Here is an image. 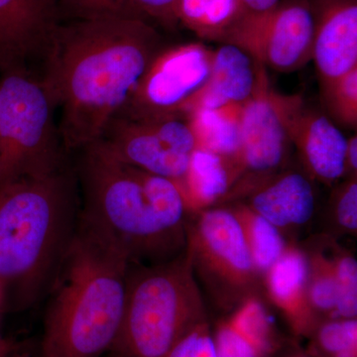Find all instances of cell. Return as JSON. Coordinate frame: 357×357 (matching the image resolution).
<instances>
[{
    "label": "cell",
    "instance_id": "1f68e13d",
    "mask_svg": "<svg viewBox=\"0 0 357 357\" xmlns=\"http://www.w3.org/2000/svg\"><path fill=\"white\" fill-rule=\"evenodd\" d=\"M347 174L349 177H357V136L347 139Z\"/></svg>",
    "mask_w": 357,
    "mask_h": 357
},
{
    "label": "cell",
    "instance_id": "2e32d148",
    "mask_svg": "<svg viewBox=\"0 0 357 357\" xmlns=\"http://www.w3.org/2000/svg\"><path fill=\"white\" fill-rule=\"evenodd\" d=\"M211 332L217 357H275L287 344L258 295L225 314Z\"/></svg>",
    "mask_w": 357,
    "mask_h": 357
},
{
    "label": "cell",
    "instance_id": "f1b7e54d",
    "mask_svg": "<svg viewBox=\"0 0 357 357\" xmlns=\"http://www.w3.org/2000/svg\"><path fill=\"white\" fill-rule=\"evenodd\" d=\"M166 357H217L208 319L185 333Z\"/></svg>",
    "mask_w": 357,
    "mask_h": 357
},
{
    "label": "cell",
    "instance_id": "7a4b0ae2",
    "mask_svg": "<svg viewBox=\"0 0 357 357\" xmlns=\"http://www.w3.org/2000/svg\"><path fill=\"white\" fill-rule=\"evenodd\" d=\"M83 151L79 222L130 263L158 264L184 253L191 213L177 183L124 163L98 141Z\"/></svg>",
    "mask_w": 357,
    "mask_h": 357
},
{
    "label": "cell",
    "instance_id": "83f0119b",
    "mask_svg": "<svg viewBox=\"0 0 357 357\" xmlns=\"http://www.w3.org/2000/svg\"><path fill=\"white\" fill-rule=\"evenodd\" d=\"M61 15L66 14L72 20L126 16L124 0H58Z\"/></svg>",
    "mask_w": 357,
    "mask_h": 357
},
{
    "label": "cell",
    "instance_id": "836d02e7",
    "mask_svg": "<svg viewBox=\"0 0 357 357\" xmlns=\"http://www.w3.org/2000/svg\"><path fill=\"white\" fill-rule=\"evenodd\" d=\"M11 351V344L0 333V357H8Z\"/></svg>",
    "mask_w": 357,
    "mask_h": 357
},
{
    "label": "cell",
    "instance_id": "52a82bcc",
    "mask_svg": "<svg viewBox=\"0 0 357 357\" xmlns=\"http://www.w3.org/2000/svg\"><path fill=\"white\" fill-rule=\"evenodd\" d=\"M187 252L201 290L225 314L258 295L262 278L229 206L195 213L188 223Z\"/></svg>",
    "mask_w": 357,
    "mask_h": 357
},
{
    "label": "cell",
    "instance_id": "8992f818",
    "mask_svg": "<svg viewBox=\"0 0 357 357\" xmlns=\"http://www.w3.org/2000/svg\"><path fill=\"white\" fill-rule=\"evenodd\" d=\"M56 109L41 77L27 68L0 74V185L62 168Z\"/></svg>",
    "mask_w": 357,
    "mask_h": 357
},
{
    "label": "cell",
    "instance_id": "d6986e66",
    "mask_svg": "<svg viewBox=\"0 0 357 357\" xmlns=\"http://www.w3.org/2000/svg\"><path fill=\"white\" fill-rule=\"evenodd\" d=\"M239 178L241 168L236 160L197 147L180 185L190 213L195 215L227 203Z\"/></svg>",
    "mask_w": 357,
    "mask_h": 357
},
{
    "label": "cell",
    "instance_id": "ba28073f",
    "mask_svg": "<svg viewBox=\"0 0 357 357\" xmlns=\"http://www.w3.org/2000/svg\"><path fill=\"white\" fill-rule=\"evenodd\" d=\"M301 98L277 93L269 83L266 68L259 64L255 93L241 107V178L227 199L245 196L256 185L282 170L293 145L291 117Z\"/></svg>",
    "mask_w": 357,
    "mask_h": 357
},
{
    "label": "cell",
    "instance_id": "e575fe53",
    "mask_svg": "<svg viewBox=\"0 0 357 357\" xmlns=\"http://www.w3.org/2000/svg\"><path fill=\"white\" fill-rule=\"evenodd\" d=\"M0 301H1V294H0Z\"/></svg>",
    "mask_w": 357,
    "mask_h": 357
},
{
    "label": "cell",
    "instance_id": "4fadbf2b",
    "mask_svg": "<svg viewBox=\"0 0 357 357\" xmlns=\"http://www.w3.org/2000/svg\"><path fill=\"white\" fill-rule=\"evenodd\" d=\"M312 60L323 89L357 68L356 0H311Z\"/></svg>",
    "mask_w": 357,
    "mask_h": 357
},
{
    "label": "cell",
    "instance_id": "7c38bea8",
    "mask_svg": "<svg viewBox=\"0 0 357 357\" xmlns=\"http://www.w3.org/2000/svg\"><path fill=\"white\" fill-rule=\"evenodd\" d=\"M61 18L58 0H0V74L43 56Z\"/></svg>",
    "mask_w": 357,
    "mask_h": 357
},
{
    "label": "cell",
    "instance_id": "8fae6325",
    "mask_svg": "<svg viewBox=\"0 0 357 357\" xmlns=\"http://www.w3.org/2000/svg\"><path fill=\"white\" fill-rule=\"evenodd\" d=\"M314 30L311 0H281L266 13L244 14L223 43L241 47L263 67L291 73L312 60Z\"/></svg>",
    "mask_w": 357,
    "mask_h": 357
},
{
    "label": "cell",
    "instance_id": "d6a6232c",
    "mask_svg": "<svg viewBox=\"0 0 357 357\" xmlns=\"http://www.w3.org/2000/svg\"><path fill=\"white\" fill-rule=\"evenodd\" d=\"M275 357H314L307 351V349H301L299 347H287V344L281 349Z\"/></svg>",
    "mask_w": 357,
    "mask_h": 357
},
{
    "label": "cell",
    "instance_id": "7402d4cb",
    "mask_svg": "<svg viewBox=\"0 0 357 357\" xmlns=\"http://www.w3.org/2000/svg\"><path fill=\"white\" fill-rule=\"evenodd\" d=\"M229 206L241 225L251 258L262 278L285 250V236L243 202Z\"/></svg>",
    "mask_w": 357,
    "mask_h": 357
},
{
    "label": "cell",
    "instance_id": "ffe728a7",
    "mask_svg": "<svg viewBox=\"0 0 357 357\" xmlns=\"http://www.w3.org/2000/svg\"><path fill=\"white\" fill-rule=\"evenodd\" d=\"M241 107L225 105L215 109L194 107L188 110L184 115L191 126L197 147L236 160L238 163Z\"/></svg>",
    "mask_w": 357,
    "mask_h": 357
},
{
    "label": "cell",
    "instance_id": "277c9868",
    "mask_svg": "<svg viewBox=\"0 0 357 357\" xmlns=\"http://www.w3.org/2000/svg\"><path fill=\"white\" fill-rule=\"evenodd\" d=\"M72 175L61 168L0 185V294L31 302L55 278L76 232Z\"/></svg>",
    "mask_w": 357,
    "mask_h": 357
},
{
    "label": "cell",
    "instance_id": "6da1fadb",
    "mask_svg": "<svg viewBox=\"0 0 357 357\" xmlns=\"http://www.w3.org/2000/svg\"><path fill=\"white\" fill-rule=\"evenodd\" d=\"M160 50L158 33L138 18L61 23L40 77L62 110L59 132L65 149L83 150L100 139Z\"/></svg>",
    "mask_w": 357,
    "mask_h": 357
},
{
    "label": "cell",
    "instance_id": "484cf974",
    "mask_svg": "<svg viewBox=\"0 0 357 357\" xmlns=\"http://www.w3.org/2000/svg\"><path fill=\"white\" fill-rule=\"evenodd\" d=\"M328 109L345 126L356 128L357 68L324 89Z\"/></svg>",
    "mask_w": 357,
    "mask_h": 357
},
{
    "label": "cell",
    "instance_id": "3957f363",
    "mask_svg": "<svg viewBox=\"0 0 357 357\" xmlns=\"http://www.w3.org/2000/svg\"><path fill=\"white\" fill-rule=\"evenodd\" d=\"M130 261L82 225L57 274L41 342L42 357H102L121 330Z\"/></svg>",
    "mask_w": 357,
    "mask_h": 357
},
{
    "label": "cell",
    "instance_id": "5bb4252c",
    "mask_svg": "<svg viewBox=\"0 0 357 357\" xmlns=\"http://www.w3.org/2000/svg\"><path fill=\"white\" fill-rule=\"evenodd\" d=\"M290 136L312 180L332 185L347 175V138L325 114L307 109L302 98L291 117Z\"/></svg>",
    "mask_w": 357,
    "mask_h": 357
},
{
    "label": "cell",
    "instance_id": "44dd1931",
    "mask_svg": "<svg viewBox=\"0 0 357 357\" xmlns=\"http://www.w3.org/2000/svg\"><path fill=\"white\" fill-rule=\"evenodd\" d=\"M243 15L241 0H178L176 11L178 23L199 38L220 42Z\"/></svg>",
    "mask_w": 357,
    "mask_h": 357
},
{
    "label": "cell",
    "instance_id": "603a6c76",
    "mask_svg": "<svg viewBox=\"0 0 357 357\" xmlns=\"http://www.w3.org/2000/svg\"><path fill=\"white\" fill-rule=\"evenodd\" d=\"M307 259V294L319 321L333 319L337 307V282L330 239L303 248Z\"/></svg>",
    "mask_w": 357,
    "mask_h": 357
},
{
    "label": "cell",
    "instance_id": "e0dca14e",
    "mask_svg": "<svg viewBox=\"0 0 357 357\" xmlns=\"http://www.w3.org/2000/svg\"><path fill=\"white\" fill-rule=\"evenodd\" d=\"M262 284L294 337L307 338L319 319L310 304L307 259L304 249L288 243L279 259L262 277Z\"/></svg>",
    "mask_w": 357,
    "mask_h": 357
},
{
    "label": "cell",
    "instance_id": "4dcf8cb0",
    "mask_svg": "<svg viewBox=\"0 0 357 357\" xmlns=\"http://www.w3.org/2000/svg\"><path fill=\"white\" fill-rule=\"evenodd\" d=\"M281 0H241L244 14L256 15L266 13L273 8Z\"/></svg>",
    "mask_w": 357,
    "mask_h": 357
},
{
    "label": "cell",
    "instance_id": "9c48e42d",
    "mask_svg": "<svg viewBox=\"0 0 357 357\" xmlns=\"http://www.w3.org/2000/svg\"><path fill=\"white\" fill-rule=\"evenodd\" d=\"M98 142L115 158L172 180L178 187L197 148L184 114L148 119L115 116Z\"/></svg>",
    "mask_w": 357,
    "mask_h": 357
},
{
    "label": "cell",
    "instance_id": "30bf717a",
    "mask_svg": "<svg viewBox=\"0 0 357 357\" xmlns=\"http://www.w3.org/2000/svg\"><path fill=\"white\" fill-rule=\"evenodd\" d=\"M213 51L202 43L161 49L116 116L159 119L184 114L210 77Z\"/></svg>",
    "mask_w": 357,
    "mask_h": 357
},
{
    "label": "cell",
    "instance_id": "d4e9b609",
    "mask_svg": "<svg viewBox=\"0 0 357 357\" xmlns=\"http://www.w3.org/2000/svg\"><path fill=\"white\" fill-rule=\"evenodd\" d=\"M335 282L337 307L335 318H357V261L351 251L331 243Z\"/></svg>",
    "mask_w": 357,
    "mask_h": 357
},
{
    "label": "cell",
    "instance_id": "9a60e30c",
    "mask_svg": "<svg viewBox=\"0 0 357 357\" xmlns=\"http://www.w3.org/2000/svg\"><path fill=\"white\" fill-rule=\"evenodd\" d=\"M243 202L282 234L307 225L316 211L312 178L295 170H281L250 190Z\"/></svg>",
    "mask_w": 357,
    "mask_h": 357
},
{
    "label": "cell",
    "instance_id": "cb8c5ba5",
    "mask_svg": "<svg viewBox=\"0 0 357 357\" xmlns=\"http://www.w3.org/2000/svg\"><path fill=\"white\" fill-rule=\"evenodd\" d=\"M307 340L314 357H357V318L323 319Z\"/></svg>",
    "mask_w": 357,
    "mask_h": 357
},
{
    "label": "cell",
    "instance_id": "5b68a950",
    "mask_svg": "<svg viewBox=\"0 0 357 357\" xmlns=\"http://www.w3.org/2000/svg\"><path fill=\"white\" fill-rule=\"evenodd\" d=\"M187 249L158 264L130 263L112 357H166L185 333L208 319Z\"/></svg>",
    "mask_w": 357,
    "mask_h": 357
},
{
    "label": "cell",
    "instance_id": "f546056e",
    "mask_svg": "<svg viewBox=\"0 0 357 357\" xmlns=\"http://www.w3.org/2000/svg\"><path fill=\"white\" fill-rule=\"evenodd\" d=\"M178 0H124V13L126 17L153 20L172 27L178 23Z\"/></svg>",
    "mask_w": 357,
    "mask_h": 357
},
{
    "label": "cell",
    "instance_id": "4316f807",
    "mask_svg": "<svg viewBox=\"0 0 357 357\" xmlns=\"http://www.w3.org/2000/svg\"><path fill=\"white\" fill-rule=\"evenodd\" d=\"M332 215L338 231L356 236L357 177H349L338 187L333 199Z\"/></svg>",
    "mask_w": 357,
    "mask_h": 357
},
{
    "label": "cell",
    "instance_id": "ac0fdd59",
    "mask_svg": "<svg viewBox=\"0 0 357 357\" xmlns=\"http://www.w3.org/2000/svg\"><path fill=\"white\" fill-rule=\"evenodd\" d=\"M259 63L248 52L231 43L213 51L210 77L206 86L185 109L241 105L248 102L258 83Z\"/></svg>",
    "mask_w": 357,
    "mask_h": 357
}]
</instances>
